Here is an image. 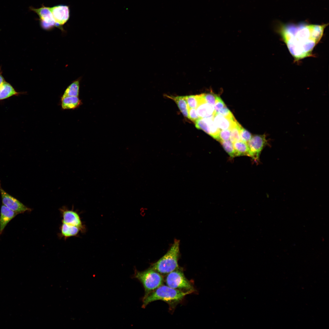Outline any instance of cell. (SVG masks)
<instances>
[{
  "label": "cell",
  "mask_w": 329,
  "mask_h": 329,
  "mask_svg": "<svg viewBox=\"0 0 329 329\" xmlns=\"http://www.w3.org/2000/svg\"><path fill=\"white\" fill-rule=\"evenodd\" d=\"M241 126L238 122L231 130L230 140L232 143L241 140L239 131Z\"/></svg>",
  "instance_id": "23"
},
{
  "label": "cell",
  "mask_w": 329,
  "mask_h": 329,
  "mask_svg": "<svg viewBox=\"0 0 329 329\" xmlns=\"http://www.w3.org/2000/svg\"><path fill=\"white\" fill-rule=\"evenodd\" d=\"M219 142L225 150L230 157H233L236 156L233 143L230 140L226 141H221Z\"/></svg>",
  "instance_id": "21"
},
{
  "label": "cell",
  "mask_w": 329,
  "mask_h": 329,
  "mask_svg": "<svg viewBox=\"0 0 329 329\" xmlns=\"http://www.w3.org/2000/svg\"><path fill=\"white\" fill-rule=\"evenodd\" d=\"M189 119L195 122L200 118L198 115L196 108H189Z\"/></svg>",
  "instance_id": "28"
},
{
  "label": "cell",
  "mask_w": 329,
  "mask_h": 329,
  "mask_svg": "<svg viewBox=\"0 0 329 329\" xmlns=\"http://www.w3.org/2000/svg\"><path fill=\"white\" fill-rule=\"evenodd\" d=\"M165 281L167 285L172 288L190 294L195 291L191 283L185 277L179 267L167 274Z\"/></svg>",
  "instance_id": "5"
},
{
  "label": "cell",
  "mask_w": 329,
  "mask_h": 329,
  "mask_svg": "<svg viewBox=\"0 0 329 329\" xmlns=\"http://www.w3.org/2000/svg\"><path fill=\"white\" fill-rule=\"evenodd\" d=\"M62 218V223L78 227L82 232L84 230L80 216L78 213L73 209L69 210L66 207H63L59 209Z\"/></svg>",
  "instance_id": "11"
},
{
  "label": "cell",
  "mask_w": 329,
  "mask_h": 329,
  "mask_svg": "<svg viewBox=\"0 0 329 329\" xmlns=\"http://www.w3.org/2000/svg\"><path fill=\"white\" fill-rule=\"evenodd\" d=\"M230 133L231 130L230 129L220 130L218 141L220 142L229 140Z\"/></svg>",
  "instance_id": "26"
},
{
  "label": "cell",
  "mask_w": 329,
  "mask_h": 329,
  "mask_svg": "<svg viewBox=\"0 0 329 329\" xmlns=\"http://www.w3.org/2000/svg\"><path fill=\"white\" fill-rule=\"evenodd\" d=\"M190 294L162 285L143 297L142 307L145 308L153 301L161 300L169 305L170 308H174L186 295Z\"/></svg>",
  "instance_id": "2"
},
{
  "label": "cell",
  "mask_w": 329,
  "mask_h": 329,
  "mask_svg": "<svg viewBox=\"0 0 329 329\" xmlns=\"http://www.w3.org/2000/svg\"><path fill=\"white\" fill-rule=\"evenodd\" d=\"M61 236L66 239L68 238L77 235L80 229L78 227L62 223L60 227Z\"/></svg>",
  "instance_id": "18"
},
{
  "label": "cell",
  "mask_w": 329,
  "mask_h": 329,
  "mask_svg": "<svg viewBox=\"0 0 329 329\" xmlns=\"http://www.w3.org/2000/svg\"><path fill=\"white\" fill-rule=\"evenodd\" d=\"M133 277L139 281L143 287V297L163 285L164 282L161 275L151 267L142 271L135 270Z\"/></svg>",
  "instance_id": "4"
},
{
  "label": "cell",
  "mask_w": 329,
  "mask_h": 329,
  "mask_svg": "<svg viewBox=\"0 0 329 329\" xmlns=\"http://www.w3.org/2000/svg\"><path fill=\"white\" fill-rule=\"evenodd\" d=\"M5 81L2 75V71L1 70V67H0V87Z\"/></svg>",
  "instance_id": "30"
},
{
  "label": "cell",
  "mask_w": 329,
  "mask_h": 329,
  "mask_svg": "<svg viewBox=\"0 0 329 329\" xmlns=\"http://www.w3.org/2000/svg\"><path fill=\"white\" fill-rule=\"evenodd\" d=\"M226 105L221 98L218 96L214 106L216 113Z\"/></svg>",
  "instance_id": "29"
},
{
  "label": "cell",
  "mask_w": 329,
  "mask_h": 329,
  "mask_svg": "<svg viewBox=\"0 0 329 329\" xmlns=\"http://www.w3.org/2000/svg\"><path fill=\"white\" fill-rule=\"evenodd\" d=\"M23 93L24 92L17 91L10 83L5 81L0 87V101Z\"/></svg>",
  "instance_id": "15"
},
{
  "label": "cell",
  "mask_w": 329,
  "mask_h": 329,
  "mask_svg": "<svg viewBox=\"0 0 329 329\" xmlns=\"http://www.w3.org/2000/svg\"><path fill=\"white\" fill-rule=\"evenodd\" d=\"M180 241L175 239L167 253L151 267L161 274H167L178 268Z\"/></svg>",
  "instance_id": "3"
},
{
  "label": "cell",
  "mask_w": 329,
  "mask_h": 329,
  "mask_svg": "<svg viewBox=\"0 0 329 329\" xmlns=\"http://www.w3.org/2000/svg\"><path fill=\"white\" fill-rule=\"evenodd\" d=\"M202 94L203 98L207 102L213 106L214 105L218 96L212 93Z\"/></svg>",
  "instance_id": "25"
},
{
  "label": "cell",
  "mask_w": 329,
  "mask_h": 329,
  "mask_svg": "<svg viewBox=\"0 0 329 329\" xmlns=\"http://www.w3.org/2000/svg\"><path fill=\"white\" fill-rule=\"evenodd\" d=\"M189 108H196L199 102L200 95L184 96Z\"/></svg>",
  "instance_id": "22"
},
{
  "label": "cell",
  "mask_w": 329,
  "mask_h": 329,
  "mask_svg": "<svg viewBox=\"0 0 329 329\" xmlns=\"http://www.w3.org/2000/svg\"><path fill=\"white\" fill-rule=\"evenodd\" d=\"M196 109L198 115L200 118L213 117L216 113L214 106L205 100L202 94H200L199 104Z\"/></svg>",
  "instance_id": "12"
},
{
  "label": "cell",
  "mask_w": 329,
  "mask_h": 329,
  "mask_svg": "<svg viewBox=\"0 0 329 329\" xmlns=\"http://www.w3.org/2000/svg\"><path fill=\"white\" fill-rule=\"evenodd\" d=\"M239 131L241 140L246 143L249 142L252 136L251 134L241 126L240 127Z\"/></svg>",
  "instance_id": "24"
},
{
  "label": "cell",
  "mask_w": 329,
  "mask_h": 329,
  "mask_svg": "<svg viewBox=\"0 0 329 329\" xmlns=\"http://www.w3.org/2000/svg\"><path fill=\"white\" fill-rule=\"evenodd\" d=\"M195 126L198 129L203 130L214 139L218 140L220 130L215 124L213 117L200 118L195 122Z\"/></svg>",
  "instance_id": "9"
},
{
  "label": "cell",
  "mask_w": 329,
  "mask_h": 329,
  "mask_svg": "<svg viewBox=\"0 0 329 329\" xmlns=\"http://www.w3.org/2000/svg\"><path fill=\"white\" fill-rule=\"evenodd\" d=\"M55 21V26L60 27L66 23L70 17V10L68 6L59 5L50 7Z\"/></svg>",
  "instance_id": "10"
},
{
  "label": "cell",
  "mask_w": 329,
  "mask_h": 329,
  "mask_svg": "<svg viewBox=\"0 0 329 329\" xmlns=\"http://www.w3.org/2000/svg\"><path fill=\"white\" fill-rule=\"evenodd\" d=\"M165 96L173 100L177 104L183 116L189 119V108L184 96H169L165 95Z\"/></svg>",
  "instance_id": "17"
},
{
  "label": "cell",
  "mask_w": 329,
  "mask_h": 329,
  "mask_svg": "<svg viewBox=\"0 0 329 329\" xmlns=\"http://www.w3.org/2000/svg\"><path fill=\"white\" fill-rule=\"evenodd\" d=\"M216 113L221 114L225 117L231 119H235L231 112L226 106L224 107Z\"/></svg>",
  "instance_id": "27"
},
{
  "label": "cell",
  "mask_w": 329,
  "mask_h": 329,
  "mask_svg": "<svg viewBox=\"0 0 329 329\" xmlns=\"http://www.w3.org/2000/svg\"><path fill=\"white\" fill-rule=\"evenodd\" d=\"M247 143L249 150V156L254 161H258L261 151L267 144L265 135H254Z\"/></svg>",
  "instance_id": "7"
},
{
  "label": "cell",
  "mask_w": 329,
  "mask_h": 329,
  "mask_svg": "<svg viewBox=\"0 0 329 329\" xmlns=\"http://www.w3.org/2000/svg\"><path fill=\"white\" fill-rule=\"evenodd\" d=\"M17 214L4 205H2L0 215V235L8 223Z\"/></svg>",
  "instance_id": "14"
},
{
  "label": "cell",
  "mask_w": 329,
  "mask_h": 329,
  "mask_svg": "<svg viewBox=\"0 0 329 329\" xmlns=\"http://www.w3.org/2000/svg\"><path fill=\"white\" fill-rule=\"evenodd\" d=\"M79 81L78 80L74 81L66 89L61 97H63L67 96L78 97L79 93Z\"/></svg>",
  "instance_id": "20"
},
{
  "label": "cell",
  "mask_w": 329,
  "mask_h": 329,
  "mask_svg": "<svg viewBox=\"0 0 329 329\" xmlns=\"http://www.w3.org/2000/svg\"><path fill=\"white\" fill-rule=\"evenodd\" d=\"M30 9L36 13L39 17L41 27L45 29H49L55 26V24L50 7L42 5V7L35 8L32 7Z\"/></svg>",
  "instance_id": "8"
},
{
  "label": "cell",
  "mask_w": 329,
  "mask_h": 329,
  "mask_svg": "<svg viewBox=\"0 0 329 329\" xmlns=\"http://www.w3.org/2000/svg\"><path fill=\"white\" fill-rule=\"evenodd\" d=\"M0 193L3 204L18 214L31 211V208L27 207L6 192L1 187L0 181Z\"/></svg>",
  "instance_id": "6"
},
{
  "label": "cell",
  "mask_w": 329,
  "mask_h": 329,
  "mask_svg": "<svg viewBox=\"0 0 329 329\" xmlns=\"http://www.w3.org/2000/svg\"><path fill=\"white\" fill-rule=\"evenodd\" d=\"M213 120L216 125L220 130H231L238 122L235 119H231L216 113L213 117Z\"/></svg>",
  "instance_id": "13"
},
{
  "label": "cell",
  "mask_w": 329,
  "mask_h": 329,
  "mask_svg": "<svg viewBox=\"0 0 329 329\" xmlns=\"http://www.w3.org/2000/svg\"><path fill=\"white\" fill-rule=\"evenodd\" d=\"M78 97L67 96L61 97V105L62 109H73L79 107L81 104Z\"/></svg>",
  "instance_id": "16"
},
{
  "label": "cell",
  "mask_w": 329,
  "mask_h": 329,
  "mask_svg": "<svg viewBox=\"0 0 329 329\" xmlns=\"http://www.w3.org/2000/svg\"><path fill=\"white\" fill-rule=\"evenodd\" d=\"M328 24H283L278 32L295 61L311 55Z\"/></svg>",
  "instance_id": "1"
},
{
  "label": "cell",
  "mask_w": 329,
  "mask_h": 329,
  "mask_svg": "<svg viewBox=\"0 0 329 329\" xmlns=\"http://www.w3.org/2000/svg\"><path fill=\"white\" fill-rule=\"evenodd\" d=\"M236 156H249V150L247 143L240 140L233 143Z\"/></svg>",
  "instance_id": "19"
}]
</instances>
